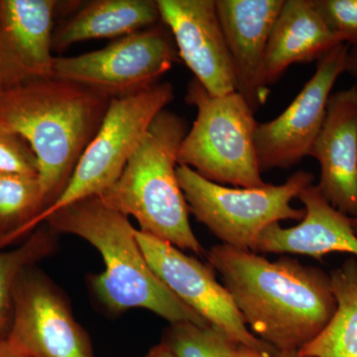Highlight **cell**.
<instances>
[{
  "instance_id": "4",
  "label": "cell",
  "mask_w": 357,
  "mask_h": 357,
  "mask_svg": "<svg viewBox=\"0 0 357 357\" xmlns=\"http://www.w3.org/2000/svg\"><path fill=\"white\" fill-rule=\"evenodd\" d=\"M185 134L184 119L162 110L116 182L100 198L112 210L135 218L144 234L206 255L190 225L189 206L177 177L178 149Z\"/></svg>"
},
{
  "instance_id": "1",
  "label": "cell",
  "mask_w": 357,
  "mask_h": 357,
  "mask_svg": "<svg viewBox=\"0 0 357 357\" xmlns=\"http://www.w3.org/2000/svg\"><path fill=\"white\" fill-rule=\"evenodd\" d=\"M206 256L251 333L277 351H300L337 310L330 275L318 267L286 256L270 261L222 243Z\"/></svg>"
},
{
  "instance_id": "24",
  "label": "cell",
  "mask_w": 357,
  "mask_h": 357,
  "mask_svg": "<svg viewBox=\"0 0 357 357\" xmlns=\"http://www.w3.org/2000/svg\"><path fill=\"white\" fill-rule=\"evenodd\" d=\"M314 6L342 43L357 48V0H314Z\"/></svg>"
},
{
  "instance_id": "25",
  "label": "cell",
  "mask_w": 357,
  "mask_h": 357,
  "mask_svg": "<svg viewBox=\"0 0 357 357\" xmlns=\"http://www.w3.org/2000/svg\"><path fill=\"white\" fill-rule=\"evenodd\" d=\"M234 357H309L303 356L300 351H258V349H249V347L238 345Z\"/></svg>"
},
{
  "instance_id": "11",
  "label": "cell",
  "mask_w": 357,
  "mask_h": 357,
  "mask_svg": "<svg viewBox=\"0 0 357 357\" xmlns=\"http://www.w3.org/2000/svg\"><path fill=\"white\" fill-rule=\"evenodd\" d=\"M136 239L148 264L171 292L210 325L220 328L239 345L273 351L256 337L244 323L229 291L215 278L213 268L172 244L136 229Z\"/></svg>"
},
{
  "instance_id": "2",
  "label": "cell",
  "mask_w": 357,
  "mask_h": 357,
  "mask_svg": "<svg viewBox=\"0 0 357 357\" xmlns=\"http://www.w3.org/2000/svg\"><path fill=\"white\" fill-rule=\"evenodd\" d=\"M110 102L93 89L56 77L0 93V128L17 134L31 148L47 208L69 184Z\"/></svg>"
},
{
  "instance_id": "20",
  "label": "cell",
  "mask_w": 357,
  "mask_h": 357,
  "mask_svg": "<svg viewBox=\"0 0 357 357\" xmlns=\"http://www.w3.org/2000/svg\"><path fill=\"white\" fill-rule=\"evenodd\" d=\"M46 208L38 178L0 173V250L23 236Z\"/></svg>"
},
{
  "instance_id": "16",
  "label": "cell",
  "mask_w": 357,
  "mask_h": 357,
  "mask_svg": "<svg viewBox=\"0 0 357 357\" xmlns=\"http://www.w3.org/2000/svg\"><path fill=\"white\" fill-rule=\"evenodd\" d=\"M298 199L305 206V217L299 225L281 227L270 225L258 239L256 253H289L307 255L316 259L330 253H351L357 256V237L351 218L328 203L317 185H310Z\"/></svg>"
},
{
  "instance_id": "23",
  "label": "cell",
  "mask_w": 357,
  "mask_h": 357,
  "mask_svg": "<svg viewBox=\"0 0 357 357\" xmlns=\"http://www.w3.org/2000/svg\"><path fill=\"white\" fill-rule=\"evenodd\" d=\"M0 173L38 178L36 156L17 134L0 128Z\"/></svg>"
},
{
  "instance_id": "21",
  "label": "cell",
  "mask_w": 357,
  "mask_h": 357,
  "mask_svg": "<svg viewBox=\"0 0 357 357\" xmlns=\"http://www.w3.org/2000/svg\"><path fill=\"white\" fill-rule=\"evenodd\" d=\"M55 231L48 227L33 234L24 243L0 251V338L6 337L13 316V290L20 275L55 250Z\"/></svg>"
},
{
  "instance_id": "27",
  "label": "cell",
  "mask_w": 357,
  "mask_h": 357,
  "mask_svg": "<svg viewBox=\"0 0 357 357\" xmlns=\"http://www.w3.org/2000/svg\"><path fill=\"white\" fill-rule=\"evenodd\" d=\"M345 73L357 79V48L349 49Z\"/></svg>"
},
{
  "instance_id": "29",
  "label": "cell",
  "mask_w": 357,
  "mask_h": 357,
  "mask_svg": "<svg viewBox=\"0 0 357 357\" xmlns=\"http://www.w3.org/2000/svg\"><path fill=\"white\" fill-rule=\"evenodd\" d=\"M351 223L352 229H354V234L357 237V215L356 217L351 218Z\"/></svg>"
},
{
  "instance_id": "14",
  "label": "cell",
  "mask_w": 357,
  "mask_h": 357,
  "mask_svg": "<svg viewBox=\"0 0 357 357\" xmlns=\"http://www.w3.org/2000/svg\"><path fill=\"white\" fill-rule=\"evenodd\" d=\"M321 168L317 185L335 210L357 215V86L332 93L311 154Z\"/></svg>"
},
{
  "instance_id": "9",
  "label": "cell",
  "mask_w": 357,
  "mask_h": 357,
  "mask_svg": "<svg viewBox=\"0 0 357 357\" xmlns=\"http://www.w3.org/2000/svg\"><path fill=\"white\" fill-rule=\"evenodd\" d=\"M33 267L20 275L14 287L7 335L11 344L23 357H96L63 293Z\"/></svg>"
},
{
  "instance_id": "7",
  "label": "cell",
  "mask_w": 357,
  "mask_h": 357,
  "mask_svg": "<svg viewBox=\"0 0 357 357\" xmlns=\"http://www.w3.org/2000/svg\"><path fill=\"white\" fill-rule=\"evenodd\" d=\"M173 100L170 83H158L136 95L112 98L102 126L82 155L65 191L26 227L24 234L65 206L100 197L109 190L139 147L155 117Z\"/></svg>"
},
{
  "instance_id": "26",
  "label": "cell",
  "mask_w": 357,
  "mask_h": 357,
  "mask_svg": "<svg viewBox=\"0 0 357 357\" xmlns=\"http://www.w3.org/2000/svg\"><path fill=\"white\" fill-rule=\"evenodd\" d=\"M0 357H23L13 347L8 337L0 338Z\"/></svg>"
},
{
  "instance_id": "19",
  "label": "cell",
  "mask_w": 357,
  "mask_h": 357,
  "mask_svg": "<svg viewBox=\"0 0 357 357\" xmlns=\"http://www.w3.org/2000/svg\"><path fill=\"white\" fill-rule=\"evenodd\" d=\"M337 310L330 323L300 354L309 357H357V259L330 275Z\"/></svg>"
},
{
  "instance_id": "15",
  "label": "cell",
  "mask_w": 357,
  "mask_h": 357,
  "mask_svg": "<svg viewBox=\"0 0 357 357\" xmlns=\"http://www.w3.org/2000/svg\"><path fill=\"white\" fill-rule=\"evenodd\" d=\"M284 1L215 0L236 73V91L255 112L266 102L270 93L261 82L263 63L272 28Z\"/></svg>"
},
{
  "instance_id": "3",
  "label": "cell",
  "mask_w": 357,
  "mask_h": 357,
  "mask_svg": "<svg viewBox=\"0 0 357 357\" xmlns=\"http://www.w3.org/2000/svg\"><path fill=\"white\" fill-rule=\"evenodd\" d=\"M55 232L82 237L98 249L105 270L89 279L96 299L121 314L145 309L169 323L206 325V321L171 292L148 264L128 218L91 197L65 206L45 220Z\"/></svg>"
},
{
  "instance_id": "28",
  "label": "cell",
  "mask_w": 357,
  "mask_h": 357,
  "mask_svg": "<svg viewBox=\"0 0 357 357\" xmlns=\"http://www.w3.org/2000/svg\"><path fill=\"white\" fill-rule=\"evenodd\" d=\"M145 357H175L173 356L172 352L170 349L166 347L165 344L160 342L159 344L154 345L150 351H148L146 356Z\"/></svg>"
},
{
  "instance_id": "8",
  "label": "cell",
  "mask_w": 357,
  "mask_h": 357,
  "mask_svg": "<svg viewBox=\"0 0 357 357\" xmlns=\"http://www.w3.org/2000/svg\"><path fill=\"white\" fill-rule=\"evenodd\" d=\"M178 57L172 34L160 21L100 50L55 58L54 77L82 84L112 100L126 98L158 84Z\"/></svg>"
},
{
  "instance_id": "12",
  "label": "cell",
  "mask_w": 357,
  "mask_h": 357,
  "mask_svg": "<svg viewBox=\"0 0 357 357\" xmlns=\"http://www.w3.org/2000/svg\"><path fill=\"white\" fill-rule=\"evenodd\" d=\"M178 54L211 96L236 91L234 64L215 0H157Z\"/></svg>"
},
{
  "instance_id": "6",
  "label": "cell",
  "mask_w": 357,
  "mask_h": 357,
  "mask_svg": "<svg viewBox=\"0 0 357 357\" xmlns=\"http://www.w3.org/2000/svg\"><path fill=\"white\" fill-rule=\"evenodd\" d=\"M178 184L190 213L222 244L256 252L263 230L282 220H302L305 208L291 202L314 183V175L298 171L281 185L260 188H229L199 176L189 167L178 165Z\"/></svg>"
},
{
  "instance_id": "18",
  "label": "cell",
  "mask_w": 357,
  "mask_h": 357,
  "mask_svg": "<svg viewBox=\"0 0 357 357\" xmlns=\"http://www.w3.org/2000/svg\"><path fill=\"white\" fill-rule=\"evenodd\" d=\"M161 21L153 0H96L54 29L53 50L91 39L122 38Z\"/></svg>"
},
{
  "instance_id": "13",
  "label": "cell",
  "mask_w": 357,
  "mask_h": 357,
  "mask_svg": "<svg viewBox=\"0 0 357 357\" xmlns=\"http://www.w3.org/2000/svg\"><path fill=\"white\" fill-rule=\"evenodd\" d=\"M58 1L0 0V91L54 77Z\"/></svg>"
},
{
  "instance_id": "30",
  "label": "cell",
  "mask_w": 357,
  "mask_h": 357,
  "mask_svg": "<svg viewBox=\"0 0 357 357\" xmlns=\"http://www.w3.org/2000/svg\"><path fill=\"white\" fill-rule=\"evenodd\" d=\"M0 93H1V91H0Z\"/></svg>"
},
{
  "instance_id": "22",
  "label": "cell",
  "mask_w": 357,
  "mask_h": 357,
  "mask_svg": "<svg viewBox=\"0 0 357 357\" xmlns=\"http://www.w3.org/2000/svg\"><path fill=\"white\" fill-rule=\"evenodd\" d=\"M175 357H234L238 344L227 333L206 324H172L162 338Z\"/></svg>"
},
{
  "instance_id": "17",
  "label": "cell",
  "mask_w": 357,
  "mask_h": 357,
  "mask_svg": "<svg viewBox=\"0 0 357 357\" xmlns=\"http://www.w3.org/2000/svg\"><path fill=\"white\" fill-rule=\"evenodd\" d=\"M340 44L314 0H285L268 41L263 86L270 89L291 66L319 61Z\"/></svg>"
},
{
  "instance_id": "5",
  "label": "cell",
  "mask_w": 357,
  "mask_h": 357,
  "mask_svg": "<svg viewBox=\"0 0 357 357\" xmlns=\"http://www.w3.org/2000/svg\"><path fill=\"white\" fill-rule=\"evenodd\" d=\"M185 102L196 107L197 117L178 149V165L218 185H266L255 150L258 122L243 96L237 91L211 96L194 77Z\"/></svg>"
},
{
  "instance_id": "10",
  "label": "cell",
  "mask_w": 357,
  "mask_h": 357,
  "mask_svg": "<svg viewBox=\"0 0 357 357\" xmlns=\"http://www.w3.org/2000/svg\"><path fill=\"white\" fill-rule=\"evenodd\" d=\"M349 49L340 44L319 59L316 72L287 109L272 121L258 122L255 144L260 172L287 170L310 156L333 86L347 69Z\"/></svg>"
}]
</instances>
